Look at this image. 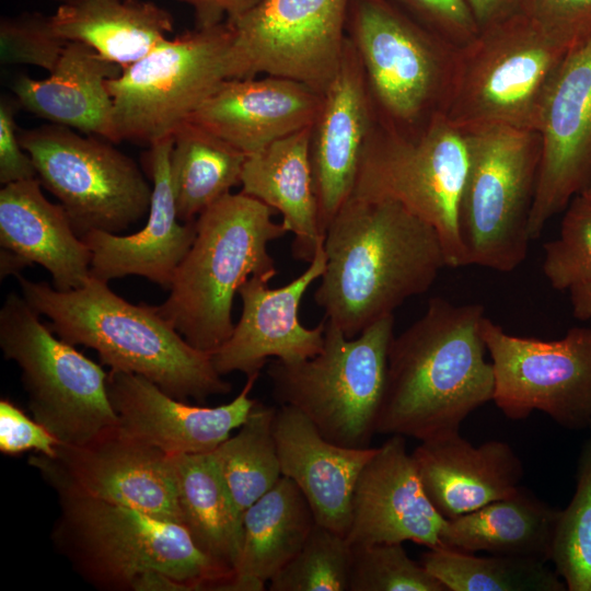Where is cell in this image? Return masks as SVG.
Here are the masks:
<instances>
[{
	"instance_id": "37",
	"label": "cell",
	"mask_w": 591,
	"mask_h": 591,
	"mask_svg": "<svg viewBox=\"0 0 591 591\" xmlns=\"http://www.w3.org/2000/svg\"><path fill=\"white\" fill-rule=\"evenodd\" d=\"M352 546L315 524L301 549L269 580L270 591H349Z\"/></svg>"
},
{
	"instance_id": "41",
	"label": "cell",
	"mask_w": 591,
	"mask_h": 591,
	"mask_svg": "<svg viewBox=\"0 0 591 591\" xmlns=\"http://www.w3.org/2000/svg\"><path fill=\"white\" fill-rule=\"evenodd\" d=\"M519 11L570 50L591 39V0H521Z\"/></svg>"
},
{
	"instance_id": "21",
	"label": "cell",
	"mask_w": 591,
	"mask_h": 591,
	"mask_svg": "<svg viewBox=\"0 0 591 591\" xmlns=\"http://www.w3.org/2000/svg\"><path fill=\"white\" fill-rule=\"evenodd\" d=\"M448 520L428 498L405 437L391 434L356 483L346 538L351 546L413 543L443 548Z\"/></svg>"
},
{
	"instance_id": "34",
	"label": "cell",
	"mask_w": 591,
	"mask_h": 591,
	"mask_svg": "<svg viewBox=\"0 0 591 591\" xmlns=\"http://www.w3.org/2000/svg\"><path fill=\"white\" fill-rule=\"evenodd\" d=\"M421 565L448 591H565L567 587L546 563L517 556L478 557L450 548H428Z\"/></svg>"
},
{
	"instance_id": "29",
	"label": "cell",
	"mask_w": 591,
	"mask_h": 591,
	"mask_svg": "<svg viewBox=\"0 0 591 591\" xmlns=\"http://www.w3.org/2000/svg\"><path fill=\"white\" fill-rule=\"evenodd\" d=\"M314 514L298 486L281 476L243 512V541L227 591H263L301 549Z\"/></svg>"
},
{
	"instance_id": "44",
	"label": "cell",
	"mask_w": 591,
	"mask_h": 591,
	"mask_svg": "<svg viewBox=\"0 0 591 591\" xmlns=\"http://www.w3.org/2000/svg\"><path fill=\"white\" fill-rule=\"evenodd\" d=\"M19 102L2 97L0 102V182L3 185L37 178L31 155L20 141L15 123Z\"/></svg>"
},
{
	"instance_id": "15",
	"label": "cell",
	"mask_w": 591,
	"mask_h": 591,
	"mask_svg": "<svg viewBox=\"0 0 591 591\" xmlns=\"http://www.w3.org/2000/svg\"><path fill=\"white\" fill-rule=\"evenodd\" d=\"M350 0H262L228 22L236 79L256 74L303 82L324 92L341 60Z\"/></svg>"
},
{
	"instance_id": "7",
	"label": "cell",
	"mask_w": 591,
	"mask_h": 591,
	"mask_svg": "<svg viewBox=\"0 0 591 591\" xmlns=\"http://www.w3.org/2000/svg\"><path fill=\"white\" fill-rule=\"evenodd\" d=\"M324 320L320 354L299 362L275 359L268 364L273 396L279 405L305 415L327 440L347 448L371 447L385 392L394 315L354 338Z\"/></svg>"
},
{
	"instance_id": "39",
	"label": "cell",
	"mask_w": 591,
	"mask_h": 591,
	"mask_svg": "<svg viewBox=\"0 0 591 591\" xmlns=\"http://www.w3.org/2000/svg\"><path fill=\"white\" fill-rule=\"evenodd\" d=\"M559 235L544 245L543 274L565 291L591 283V199L578 195L564 210Z\"/></svg>"
},
{
	"instance_id": "11",
	"label": "cell",
	"mask_w": 591,
	"mask_h": 591,
	"mask_svg": "<svg viewBox=\"0 0 591 591\" xmlns=\"http://www.w3.org/2000/svg\"><path fill=\"white\" fill-rule=\"evenodd\" d=\"M234 33L225 21L165 38L107 82L118 141L151 144L173 132L229 79Z\"/></svg>"
},
{
	"instance_id": "14",
	"label": "cell",
	"mask_w": 591,
	"mask_h": 591,
	"mask_svg": "<svg viewBox=\"0 0 591 591\" xmlns=\"http://www.w3.org/2000/svg\"><path fill=\"white\" fill-rule=\"evenodd\" d=\"M482 335L494 370L493 401L505 416L520 420L540 410L569 429L590 426V327L542 340L511 335L485 316Z\"/></svg>"
},
{
	"instance_id": "47",
	"label": "cell",
	"mask_w": 591,
	"mask_h": 591,
	"mask_svg": "<svg viewBox=\"0 0 591 591\" xmlns=\"http://www.w3.org/2000/svg\"><path fill=\"white\" fill-rule=\"evenodd\" d=\"M569 292L573 315L577 318L590 321L591 324V283L575 286Z\"/></svg>"
},
{
	"instance_id": "10",
	"label": "cell",
	"mask_w": 591,
	"mask_h": 591,
	"mask_svg": "<svg viewBox=\"0 0 591 591\" xmlns=\"http://www.w3.org/2000/svg\"><path fill=\"white\" fill-rule=\"evenodd\" d=\"M346 34L382 125L413 131L442 113L455 47L386 0H350Z\"/></svg>"
},
{
	"instance_id": "2",
	"label": "cell",
	"mask_w": 591,
	"mask_h": 591,
	"mask_svg": "<svg viewBox=\"0 0 591 591\" xmlns=\"http://www.w3.org/2000/svg\"><path fill=\"white\" fill-rule=\"evenodd\" d=\"M484 317L480 304L432 298L422 316L393 337L376 433L424 441L459 431L472 412L493 401Z\"/></svg>"
},
{
	"instance_id": "26",
	"label": "cell",
	"mask_w": 591,
	"mask_h": 591,
	"mask_svg": "<svg viewBox=\"0 0 591 591\" xmlns=\"http://www.w3.org/2000/svg\"><path fill=\"white\" fill-rule=\"evenodd\" d=\"M121 72L90 46L68 42L48 78L20 76L12 91L20 106L38 117L118 143L107 82Z\"/></svg>"
},
{
	"instance_id": "17",
	"label": "cell",
	"mask_w": 591,
	"mask_h": 591,
	"mask_svg": "<svg viewBox=\"0 0 591 591\" xmlns=\"http://www.w3.org/2000/svg\"><path fill=\"white\" fill-rule=\"evenodd\" d=\"M538 132L542 152L529 220L531 240L591 184V39L559 67Z\"/></svg>"
},
{
	"instance_id": "49",
	"label": "cell",
	"mask_w": 591,
	"mask_h": 591,
	"mask_svg": "<svg viewBox=\"0 0 591 591\" xmlns=\"http://www.w3.org/2000/svg\"><path fill=\"white\" fill-rule=\"evenodd\" d=\"M580 195H583L584 197L587 198H590L591 199V184L589 185V187Z\"/></svg>"
},
{
	"instance_id": "13",
	"label": "cell",
	"mask_w": 591,
	"mask_h": 591,
	"mask_svg": "<svg viewBox=\"0 0 591 591\" xmlns=\"http://www.w3.org/2000/svg\"><path fill=\"white\" fill-rule=\"evenodd\" d=\"M19 135L37 178L59 199L78 236L118 233L149 211L152 187L113 142L56 124Z\"/></svg>"
},
{
	"instance_id": "35",
	"label": "cell",
	"mask_w": 591,
	"mask_h": 591,
	"mask_svg": "<svg viewBox=\"0 0 591 591\" xmlns=\"http://www.w3.org/2000/svg\"><path fill=\"white\" fill-rule=\"evenodd\" d=\"M276 409L256 401L236 433L211 452L242 512L269 491L282 476L274 434Z\"/></svg>"
},
{
	"instance_id": "51",
	"label": "cell",
	"mask_w": 591,
	"mask_h": 591,
	"mask_svg": "<svg viewBox=\"0 0 591 591\" xmlns=\"http://www.w3.org/2000/svg\"><path fill=\"white\" fill-rule=\"evenodd\" d=\"M590 428H591V422H590Z\"/></svg>"
},
{
	"instance_id": "20",
	"label": "cell",
	"mask_w": 591,
	"mask_h": 591,
	"mask_svg": "<svg viewBox=\"0 0 591 591\" xmlns=\"http://www.w3.org/2000/svg\"><path fill=\"white\" fill-rule=\"evenodd\" d=\"M375 121L360 58L347 37L340 63L323 92L311 128L310 161L324 234L354 190Z\"/></svg>"
},
{
	"instance_id": "30",
	"label": "cell",
	"mask_w": 591,
	"mask_h": 591,
	"mask_svg": "<svg viewBox=\"0 0 591 591\" xmlns=\"http://www.w3.org/2000/svg\"><path fill=\"white\" fill-rule=\"evenodd\" d=\"M50 20L60 37L90 46L123 69L167 38L174 26L169 11L144 0L60 3Z\"/></svg>"
},
{
	"instance_id": "40",
	"label": "cell",
	"mask_w": 591,
	"mask_h": 591,
	"mask_svg": "<svg viewBox=\"0 0 591 591\" xmlns=\"http://www.w3.org/2000/svg\"><path fill=\"white\" fill-rule=\"evenodd\" d=\"M68 42L54 30L50 15L23 12L0 21V61L28 65L49 73L57 66Z\"/></svg>"
},
{
	"instance_id": "23",
	"label": "cell",
	"mask_w": 591,
	"mask_h": 591,
	"mask_svg": "<svg viewBox=\"0 0 591 591\" xmlns=\"http://www.w3.org/2000/svg\"><path fill=\"white\" fill-rule=\"evenodd\" d=\"M322 100V92L289 78L229 79L202 102L188 121L247 157L311 127Z\"/></svg>"
},
{
	"instance_id": "36",
	"label": "cell",
	"mask_w": 591,
	"mask_h": 591,
	"mask_svg": "<svg viewBox=\"0 0 591 591\" xmlns=\"http://www.w3.org/2000/svg\"><path fill=\"white\" fill-rule=\"evenodd\" d=\"M551 560L569 591H591V438L583 445L575 495L560 510Z\"/></svg>"
},
{
	"instance_id": "38",
	"label": "cell",
	"mask_w": 591,
	"mask_h": 591,
	"mask_svg": "<svg viewBox=\"0 0 591 591\" xmlns=\"http://www.w3.org/2000/svg\"><path fill=\"white\" fill-rule=\"evenodd\" d=\"M349 591H448L403 543L352 546Z\"/></svg>"
},
{
	"instance_id": "43",
	"label": "cell",
	"mask_w": 591,
	"mask_h": 591,
	"mask_svg": "<svg viewBox=\"0 0 591 591\" xmlns=\"http://www.w3.org/2000/svg\"><path fill=\"white\" fill-rule=\"evenodd\" d=\"M59 444L56 437L13 402L0 401V451L3 454L15 456L33 450L53 457Z\"/></svg>"
},
{
	"instance_id": "31",
	"label": "cell",
	"mask_w": 591,
	"mask_h": 591,
	"mask_svg": "<svg viewBox=\"0 0 591 591\" xmlns=\"http://www.w3.org/2000/svg\"><path fill=\"white\" fill-rule=\"evenodd\" d=\"M560 510L520 488L508 497L450 519L443 548L551 560Z\"/></svg>"
},
{
	"instance_id": "4",
	"label": "cell",
	"mask_w": 591,
	"mask_h": 591,
	"mask_svg": "<svg viewBox=\"0 0 591 591\" xmlns=\"http://www.w3.org/2000/svg\"><path fill=\"white\" fill-rule=\"evenodd\" d=\"M274 209L229 193L196 218V236L176 268L161 315L198 350L212 354L232 334V308L253 276L277 274L268 244L287 234Z\"/></svg>"
},
{
	"instance_id": "9",
	"label": "cell",
	"mask_w": 591,
	"mask_h": 591,
	"mask_svg": "<svg viewBox=\"0 0 591 591\" xmlns=\"http://www.w3.org/2000/svg\"><path fill=\"white\" fill-rule=\"evenodd\" d=\"M467 164L463 132L443 113L413 131L376 119L351 195L402 204L436 230L448 267L467 266L459 225Z\"/></svg>"
},
{
	"instance_id": "45",
	"label": "cell",
	"mask_w": 591,
	"mask_h": 591,
	"mask_svg": "<svg viewBox=\"0 0 591 591\" xmlns=\"http://www.w3.org/2000/svg\"><path fill=\"white\" fill-rule=\"evenodd\" d=\"M195 12L196 26L208 27L232 22L255 8L262 0H178Z\"/></svg>"
},
{
	"instance_id": "46",
	"label": "cell",
	"mask_w": 591,
	"mask_h": 591,
	"mask_svg": "<svg viewBox=\"0 0 591 591\" xmlns=\"http://www.w3.org/2000/svg\"><path fill=\"white\" fill-rule=\"evenodd\" d=\"M479 30L519 11L521 0H465Z\"/></svg>"
},
{
	"instance_id": "42",
	"label": "cell",
	"mask_w": 591,
	"mask_h": 591,
	"mask_svg": "<svg viewBox=\"0 0 591 591\" xmlns=\"http://www.w3.org/2000/svg\"><path fill=\"white\" fill-rule=\"evenodd\" d=\"M454 47L473 39L479 28L465 0H386Z\"/></svg>"
},
{
	"instance_id": "27",
	"label": "cell",
	"mask_w": 591,
	"mask_h": 591,
	"mask_svg": "<svg viewBox=\"0 0 591 591\" xmlns=\"http://www.w3.org/2000/svg\"><path fill=\"white\" fill-rule=\"evenodd\" d=\"M38 178L4 185L0 190V242L50 273L54 288L69 291L90 277L92 254L77 235L61 205L49 201Z\"/></svg>"
},
{
	"instance_id": "6",
	"label": "cell",
	"mask_w": 591,
	"mask_h": 591,
	"mask_svg": "<svg viewBox=\"0 0 591 591\" xmlns=\"http://www.w3.org/2000/svg\"><path fill=\"white\" fill-rule=\"evenodd\" d=\"M571 51L518 11L455 47L442 113L461 131L508 126L538 132L551 85Z\"/></svg>"
},
{
	"instance_id": "48",
	"label": "cell",
	"mask_w": 591,
	"mask_h": 591,
	"mask_svg": "<svg viewBox=\"0 0 591 591\" xmlns=\"http://www.w3.org/2000/svg\"><path fill=\"white\" fill-rule=\"evenodd\" d=\"M30 264L14 252L3 248L0 253V277L1 279L9 275H20Z\"/></svg>"
},
{
	"instance_id": "32",
	"label": "cell",
	"mask_w": 591,
	"mask_h": 591,
	"mask_svg": "<svg viewBox=\"0 0 591 591\" xmlns=\"http://www.w3.org/2000/svg\"><path fill=\"white\" fill-rule=\"evenodd\" d=\"M182 525L195 545L232 573L243 541V512L211 452L172 455Z\"/></svg>"
},
{
	"instance_id": "1",
	"label": "cell",
	"mask_w": 591,
	"mask_h": 591,
	"mask_svg": "<svg viewBox=\"0 0 591 591\" xmlns=\"http://www.w3.org/2000/svg\"><path fill=\"white\" fill-rule=\"evenodd\" d=\"M324 251L314 300L348 338L429 290L448 267L436 230L391 199L351 195L325 231Z\"/></svg>"
},
{
	"instance_id": "22",
	"label": "cell",
	"mask_w": 591,
	"mask_h": 591,
	"mask_svg": "<svg viewBox=\"0 0 591 591\" xmlns=\"http://www.w3.org/2000/svg\"><path fill=\"white\" fill-rule=\"evenodd\" d=\"M173 135L150 144L152 194L144 227L129 235L90 231L81 239L92 258L90 276L109 280L137 275L169 289L196 236V219H178L170 173Z\"/></svg>"
},
{
	"instance_id": "25",
	"label": "cell",
	"mask_w": 591,
	"mask_h": 591,
	"mask_svg": "<svg viewBox=\"0 0 591 591\" xmlns=\"http://www.w3.org/2000/svg\"><path fill=\"white\" fill-rule=\"evenodd\" d=\"M412 456L428 498L447 520L510 496L524 474L508 443L473 445L459 431L420 441Z\"/></svg>"
},
{
	"instance_id": "33",
	"label": "cell",
	"mask_w": 591,
	"mask_h": 591,
	"mask_svg": "<svg viewBox=\"0 0 591 591\" xmlns=\"http://www.w3.org/2000/svg\"><path fill=\"white\" fill-rule=\"evenodd\" d=\"M173 139L171 181L178 219L187 222L241 183L246 155L188 120Z\"/></svg>"
},
{
	"instance_id": "19",
	"label": "cell",
	"mask_w": 591,
	"mask_h": 591,
	"mask_svg": "<svg viewBox=\"0 0 591 591\" xmlns=\"http://www.w3.org/2000/svg\"><path fill=\"white\" fill-rule=\"evenodd\" d=\"M259 373L247 376L228 404L195 406L172 397L136 373L109 370L107 394L117 429L169 455L212 452L248 416L256 399L250 396Z\"/></svg>"
},
{
	"instance_id": "18",
	"label": "cell",
	"mask_w": 591,
	"mask_h": 591,
	"mask_svg": "<svg viewBox=\"0 0 591 591\" xmlns=\"http://www.w3.org/2000/svg\"><path fill=\"white\" fill-rule=\"evenodd\" d=\"M326 266L324 245L309 267L289 283L270 289L269 279L253 276L239 290L242 300L240 318L231 336L211 354L220 375L259 373L269 358L293 363L320 354L324 346L325 320L315 327H304L299 306Z\"/></svg>"
},
{
	"instance_id": "5",
	"label": "cell",
	"mask_w": 591,
	"mask_h": 591,
	"mask_svg": "<svg viewBox=\"0 0 591 591\" xmlns=\"http://www.w3.org/2000/svg\"><path fill=\"white\" fill-rule=\"evenodd\" d=\"M58 497L54 545L92 586L134 590L143 575L155 571L186 591H227L233 573L205 555L181 524L94 498Z\"/></svg>"
},
{
	"instance_id": "3",
	"label": "cell",
	"mask_w": 591,
	"mask_h": 591,
	"mask_svg": "<svg viewBox=\"0 0 591 591\" xmlns=\"http://www.w3.org/2000/svg\"><path fill=\"white\" fill-rule=\"evenodd\" d=\"M16 278L23 298L50 320V329L59 338L94 349L111 370L144 376L181 401L204 402L231 391V383L215 369L211 354L186 341L158 305L126 301L108 282L92 276L69 291L21 275Z\"/></svg>"
},
{
	"instance_id": "8",
	"label": "cell",
	"mask_w": 591,
	"mask_h": 591,
	"mask_svg": "<svg viewBox=\"0 0 591 591\" xmlns=\"http://www.w3.org/2000/svg\"><path fill=\"white\" fill-rule=\"evenodd\" d=\"M468 164L459 225L468 265L508 273L526 257L538 177L537 131L487 126L462 131Z\"/></svg>"
},
{
	"instance_id": "16",
	"label": "cell",
	"mask_w": 591,
	"mask_h": 591,
	"mask_svg": "<svg viewBox=\"0 0 591 591\" xmlns=\"http://www.w3.org/2000/svg\"><path fill=\"white\" fill-rule=\"evenodd\" d=\"M28 464L58 495L94 498L182 525L172 455L117 427L84 444H59L53 457L35 453Z\"/></svg>"
},
{
	"instance_id": "50",
	"label": "cell",
	"mask_w": 591,
	"mask_h": 591,
	"mask_svg": "<svg viewBox=\"0 0 591 591\" xmlns=\"http://www.w3.org/2000/svg\"><path fill=\"white\" fill-rule=\"evenodd\" d=\"M54 1H57L60 3H71V2H79V1H84V0H54Z\"/></svg>"
},
{
	"instance_id": "12",
	"label": "cell",
	"mask_w": 591,
	"mask_h": 591,
	"mask_svg": "<svg viewBox=\"0 0 591 591\" xmlns=\"http://www.w3.org/2000/svg\"><path fill=\"white\" fill-rule=\"evenodd\" d=\"M38 316L23 296L9 293L0 310L1 351L21 370L33 418L60 444L88 443L117 427L107 373Z\"/></svg>"
},
{
	"instance_id": "28",
	"label": "cell",
	"mask_w": 591,
	"mask_h": 591,
	"mask_svg": "<svg viewBox=\"0 0 591 591\" xmlns=\"http://www.w3.org/2000/svg\"><path fill=\"white\" fill-rule=\"evenodd\" d=\"M311 127L303 128L247 155L241 175L242 193L282 216L292 233V256L311 263L324 245L311 161Z\"/></svg>"
},
{
	"instance_id": "24",
	"label": "cell",
	"mask_w": 591,
	"mask_h": 591,
	"mask_svg": "<svg viewBox=\"0 0 591 591\" xmlns=\"http://www.w3.org/2000/svg\"><path fill=\"white\" fill-rule=\"evenodd\" d=\"M274 434L282 476L301 490L317 524L346 536L356 483L376 448L336 444L287 405L276 409Z\"/></svg>"
}]
</instances>
